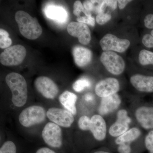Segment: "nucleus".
Segmentation results:
<instances>
[{
  "instance_id": "f257e3e1",
  "label": "nucleus",
  "mask_w": 153,
  "mask_h": 153,
  "mask_svg": "<svg viewBox=\"0 0 153 153\" xmlns=\"http://www.w3.org/2000/svg\"><path fill=\"white\" fill-rule=\"evenodd\" d=\"M5 80L12 92L13 103L18 107L24 106L27 99V86L24 76L12 72L6 76Z\"/></svg>"
},
{
  "instance_id": "f03ea898",
  "label": "nucleus",
  "mask_w": 153,
  "mask_h": 153,
  "mask_svg": "<svg viewBox=\"0 0 153 153\" xmlns=\"http://www.w3.org/2000/svg\"><path fill=\"white\" fill-rule=\"evenodd\" d=\"M15 19L22 36L29 40H36L41 36L43 30L38 20L27 12L18 11Z\"/></svg>"
},
{
  "instance_id": "7ed1b4c3",
  "label": "nucleus",
  "mask_w": 153,
  "mask_h": 153,
  "mask_svg": "<svg viewBox=\"0 0 153 153\" xmlns=\"http://www.w3.org/2000/svg\"><path fill=\"white\" fill-rule=\"evenodd\" d=\"M46 115L44 108L32 105L25 108L20 113L19 122L23 126L29 127L43 123L45 120Z\"/></svg>"
},
{
  "instance_id": "20e7f679",
  "label": "nucleus",
  "mask_w": 153,
  "mask_h": 153,
  "mask_svg": "<svg viewBox=\"0 0 153 153\" xmlns=\"http://www.w3.org/2000/svg\"><path fill=\"white\" fill-rule=\"evenodd\" d=\"M27 50L24 46L16 45L5 49L0 55V62L5 66H18L24 61Z\"/></svg>"
},
{
  "instance_id": "39448f33",
  "label": "nucleus",
  "mask_w": 153,
  "mask_h": 153,
  "mask_svg": "<svg viewBox=\"0 0 153 153\" xmlns=\"http://www.w3.org/2000/svg\"><path fill=\"white\" fill-rule=\"evenodd\" d=\"M100 61L108 71L114 75L121 74L125 68L123 58L115 52L106 51L102 54Z\"/></svg>"
},
{
  "instance_id": "423d86ee",
  "label": "nucleus",
  "mask_w": 153,
  "mask_h": 153,
  "mask_svg": "<svg viewBox=\"0 0 153 153\" xmlns=\"http://www.w3.org/2000/svg\"><path fill=\"white\" fill-rule=\"evenodd\" d=\"M42 136L45 143L49 146L60 148L62 146V132L60 126L49 122L44 126Z\"/></svg>"
},
{
  "instance_id": "0eeeda50",
  "label": "nucleus",
  "mask_w": 153,
  "mask_h": 153,
  "mask_svg": "<svg viewBox=\"0 0 153 153\" xmlns=\"http://www.w3.org/2000/svg\"><path fill=\"white\" fill-rule=\"evenodd\" d=\"M102 49L104 51L125 52L130 45V42L126 39H120L111 34L105 35L100 42Z\"/></svg>"
},
{
  "instance_id": "6e6552de",
  "label": "nucleus",
  "mask_w": 153,
  "mask_h": 153,
  "mask_svg": "<svg viewBox=\"0 0 153 153\" xmlns=\"http://www.w3.org/2000/svg\"><path fill=\"white\" fill-rule=\"evenodd\" d=\"M47 116L53 123L64 128L70 127L74 122L72 114L62 108H51L47 111Z\"/></svg>"
},
{
  "instance_id": "1a4fd4ad",
  "label": "nucleus",
  "mask_w": 153,
  "mask_h": 153,
  "mask_svg": "<svg viewBox=\"0 0 153 153\" xmlns=\"http://www.w3.org/2000/svg\"><path fill=\"white\" fill-rule=\"evenodd\" d=\"M35 85L39 93L49 99L55 98L59 92V88L57 84L47 76L37 77L35 81Z\"/></svg>"
},
{
  "instance_id": "9d476101",
  "label": "nucleus",
  "mask_w": 153,
  "mask_h": 153,
  "mask_svg": "<svg viewBox=\"0 0 153 153\" xmlns=\"http://www.w3.org/2000/svg\"><path fill=\"white\" fill-rule=\"evenodd\" d=\"M117 118L114 123L111 126L108 133L111 136L119 137L128 130L129 125L131 120L126 109L120 110L117 113Z\"/></svg>"
},
{
  "instance_id": "9b49d317",
  "label": "nucleus",
  "mask_w": 153,
  "mask_h": 153,
  "mask_svg": "<svg viewBox=\"0 0 153 153\" xmlns=\"http://www.w3.org/2000/svg\"><path fill=\"white\" fill-rule=\"evenodd\" d=\"M67 30L69 35L78 38L80 44L86 45L90 43L91 40L90 30L86 24L71 22L67 26Z\"/></svg>"
},
{
  "instance_id": "f8f14e48",
  "label": "nucleus",
  "mask_w": 153,
  "mask_h": 153,
  "mask_svg": "<svg viewBox=\"0 0 153 153\" xmlns=\"http://www.w3.org/2000/svg\"><path fill=\"white\" fill-rule=\"evenodd\" d=\"M118 80L113 77H108L99 81L96 84L95 91L100 97H105L117 94L120 90Z\"/></svg>"
},
{
  "instance_id": "ddd939ff",
  "label": "nucleus",
  "mask_w": 153,
  "mask_h": 153,
  "mask_svg": "<svg viewBox=\"0 0 153 153\" xmlns=\"http://www.w3.org/2000/svg\"><path fill=\"white\" fill-rule=\"evenodd\" d=\"M135 115L143 128L149 131L153 130V105L140 107L136 110Z\"/></svg>"
},
{
  "instance_id": "4468645a",
  "label": "nucleus",
  "mask_w": 153,
  "mask_h": 153,
  "mask_svg": "<svg viewBox=\"0 0 153 153\" xmlns=\"http://www.w3.org/2000/svg\"><path fill=\"white\" fill-rule=\"evenodd\" d=\"M131 85L137 90L146 93H153V75L136 74L130 79Z\"/></svg>"
},
{
  "instance_id": "2eb2a0df",
  "label": "nucleus",
  "mask_w": 153,
  "mask_h": 153,
  "mask_svg": "<svg viewBox=\"0 0 153 153\" xmlns=\"http://www.w3.org/2000/svg\"><path fill=\"white\" fill-rule=\"evenodd\" d=\"M89 131L97 140L102 141L105 140L106 136V124L101 115L95 114L91 117Z\"/></svg>"
},
{
  "instance_id": "dca6fc26",
  "label": "nucleus",
  "mask_w": 153,
  "mask_h": 153,
  "mask_svg": "<svg viewBox=\"0 0 153 153\" xmlns=\"http://www.w3.org/2000/svg\"><path fill=\"white\" fill-rule=\"evenodd\" d=\"M121 103V100L117 94L101 99L99 107L98 113L100 115H105L113 112L118 108Z\"/></svg>"
},
{
  "instance_id": "f3484780",
  "label": "nucleus",
  "mask_w": 153,
  "mask_h": 153,
  "mask_svg": "<svg viewBox=\"0 0 153 153\" xmlns=\"http://www.w3.org/2000/svg\"><path fill=\"white\" fill-rule=\"evenodd\" d=\"M44 11L47 18L59 23H64L68 18L67 11L61 6L54 4L47 5Z\"/></svg>"
},
{
  "instance_id": "a211bd4d",
  "label": "nucleus",
  "mask_w": 153,
  "mask_h": 153,
  "mask_svg": "<svg viewBox=\"0 0 153 153\" xmlns=\"http://www.w3.org/2000/svg\"><path fill=\"white\" fill-rule=\"evenodd\" d=\"M72 53L75 63L79 67L86 66L91 61L92 53L87 48L76 46L73 48Z\"/></svg>"
},
{
  "instance_id": "6ab92c4d",
  "label": "nucleus",
  "mask_w": 153,
  "mask_h": 153,
  "mask_svg": "<svg viewBox=\"0 0 153 153\" xmlns=\"http://www.w3.org/2000/svg\"><path fill=\"white\" fill-rule=\"evenodd\" d=\"M77 97L76 94L68 91L63 92L59 97V101L67 110L73 115H76V102Z\"/></svg>"
},
{
  "instance_id": "aec40b11",
  "label": "nucleus",
  "mask_w": 153,
  "mask_h": 153,
  "mask_svg": "<svg viewBox=\"0 0 153 153\" xmlns=\"http://www.w3.org/2000/svg\"><path fill=\"white\" fill-rule=\"evenodd\" d=\"M141 135V131L140 129L137 127H133L130 129L123 134L118 137L115 140V143L117 146L124 143L131 144L134 141L137 139Z\"/></svg>"
},
{
  "instance_id": "412c9836",
  "label": "nucleus",
  "mask_w": 153,
  "mask_h": 153,
  "mask_svg": "<svg viewBox=\"0 0 153 153\" xmlns=\"http://www.w3.org/2000/svg\"><path fill=\"white\" fill-rule=\"evenodd\" d=\"M139 61L143 66H153V52L147 49L141 50L139 55Z\"/></svg>"
},
{
  "instance_id": "4be33fe9",
  "label": "nucleus",
  "mask_w": 153,
  "mask_h": 153,
  "mask_svg": "<svg viewBox=\"0 0 153 153\" xmlns=\"http://www.w3.org/2000/svg\"><path fill=\"white\" fill-rule=\"evenodd\" d=\"M102 1H86L83 3L85 10L88 12L98 14Z\"/></svg>"
},
{
  "instance_id": "5701e85b",
  "label": "nucleus",
  "mask_w": 153,
  "mask_h": 153,
  "mask_svg": "<svg viewBox=\"0 0 153 153\" xmlns=\"http://www.w3.org/2000/svg\"><path fill=\"white\" fill-rule=\"evenodd\" d=\"M12 41L9 37L8 33L3 29H0V48L7 49L12 45Z\"/></svg>"
},
{
  "instance_id": "b1692460",
  "label": "nucleus",
  "mask_w": 153,
  "mask_h": 153,
  "mask_svg": "<svg viewBox=\"0 0 153 153\" xmlns=\"http://www.w3.org/2000/svg\"><path fill=\"white\" fill-rule=\"evenodd\" d=\"M73 14L77 17L81 16L82 13L84 14L86 16H91V13L85 10L82 3L79 1H76L73 5Z\"/></svg>"
},
{
  "instance_id": "393cba45",
  "label": "nucleus",
  "mask_w": 153,
  "mask_h": 153,
  "mask_svg": "<svg viewBox=\"0 0 153 153\" xmlns=\"http://www.w3.org/2000/svg\"><path fill=\"white\" fill-rule=\"evenodd\" d=\"M91 82L90 80L85 78L78 79L73 84V88L76 92H81L86 88L90 87Z\"/></svg>"
},
{
  "instance_id": "a878e982",
  "label": "nucleus",
  "mask_w": 153,
  "mask_h": 153,
  "mask_svg": "<svg viewBox=\"0 0 153 153\" xmlns=\"http://www.w3.org/2000/svg\"><path fill=\"white\" fill-rule=\"evenodd\" d=\"M0 153H16V145L11 141L5 142L0 149Z\"/></svg>"
},
{
  "instance_id": "bb28decb",
  "label": "nucleus",
  "mask_w": 153,
  "mask_h": 153,
  "mask_svg": "<svg viewBox=\"0 0 153 153\" xmlns=\"http://www.w3.org/2000/svg\"><path fill=\"white\" fill-rule=\"evenodd\" d=\"M144 146L149 153H153V130L150 131L146 136Z\"/></svg>"
},
{
  "instance_id": "cd10ccee",
  "label": "nucleus",
  "mask_w": 153,
  "mask_h": 153,
  "mask_svg": "<svg viewBox=\"0 0 153 153\" xmlns=\"http://www.w3.org/2000/svg\"><path fill=\"white\" fill-rule=\"evenodd\" d=\"M91 119L86 115H83L79 118L78 122L79 128L82 131H89Z\"/></svg>"
},
{
  "instance_id": "c85d7f7f",
  "label": "nucleus",
  "mask_w": 153,
  "mask_h": 153,
  "mask_svg": "<svg viewBox=\"0 0 153 153\" xmlns=\"http://www.w3.org/2000/svg\"><path fill=\"white\" fill-rule=\"evenodd\" d=\"M111 19L110 13H99L96 16V22L100 25H103L109 22Z\"/></svg>"
},
{
  "instance_id": "c756f323",
  "label": "nucleus",
  "mask_w": 153,
  "mask_h": 153,
  "mask_svg": "<svg viewBox=\"0 0 153 153\" xmlns=\"http://www.w3.org/2000/svg\"><path fill=\"white\" fill-rule=\"evenodd\" d=\"M142 41L145 47L149 49L153 48V30H151L150 33L145 34Z\"/></svg>"
},
{
  "instance_id": "7c9ffc66",
  "label": "nucleus",
  "mask_w": 153,
  "mask_h": 153,
  "mask_svg": "<svg viewBox=\"0 0 153 153\" xmlns=\"http://www.w3.org/2000/svg\"><path fill=\"white\" fill-rule=\"evenodd\" d=\"M117 150L119 153H132L131 144L128 143H124L118 145Z\"/></svg>"
},
{
  "instance_id": "2f4dec72",
  "label": "nucleus",
  "mask_w": 153,
  "mask_h": 153,
  "mask_svg": "<svg viewBox=\"0 0 153 153\" xmlns=\"http://www.w3.org/2000/svg\"><path fill=\"white\" fill-rule=\"evenodd\" d=\"M76 21L78 22L88 24L92 27H94L95 25V20L94 18L92 16H82L78 17L76 18Z\"/></svg>"
},
{
  "instance_id": "473e14b6",
  "label": "nucleus",
  "mask_w": 153,
  "mask_h": 153,
  "mask_svg": "<svg viewBox=\"0 0 153 153\" xmlns=\"http://www.w3.org/2000/svg\"><path fill=\"white\" fill-rule=\"evenodd\" d=\"M144 24L146 28L153 30V13L148 14L145 16Z\"/></svg>"
},
{
  "instance_id": "72a5a7b5",
  "label": "nucleus",
  "mask_w": 153,
  "mask_h": 153,
  "mask_svg": "<svg viewBox=\"0 0 153 153\" xmlns=\"http://www.w3.org/2000/svg\"><path fill=\"white\" fill-rule=\"evenodd\" d=\"M132 1H129V0H119L118 1V3L119 8L120 10H122L128 4V3L131 2Z\"/></svg>"
},
{
  "instance_id": "f704fd0d",
  "label": "nucleus",
  "mask_w": 153,
  "mask_h": 153,
  "mask_svg": "<svg viewBox=\"0 0 153 153\" xmlns=\"http://www.w3.org/2000/svg\"><path fill=\"white\" fill-rule=\"evenodd\" d=\"M36 153H56L54 151L46 147H43L38 149Z\"/></svg>"
},
{
  "instance_id": "c9c22d12",
  "label": "nucleus",
  "mask_w": 153,
  "mask_h": 153,
  "mask_svg": "<svg viewBox=\"0 0 153 153\" xmlns=\"http://www.w3.org/2000/svg\"><path fill=\"white\" fill-rule=\"evenodd\" d=\"M94 99L93 94L91 93L87 94L85 96V101L89 102L92 101Z\"/></svg>"
},
{
  "instance_id": "e433bc0d",
  "label": "nucleus",
  "mask_w": 153,
  "mask_h": 153,
  "mask_svg": "<svg viewBox=\"0 0 153 153\" xmlns=\"http://www.w3.org/2000/svg\"><path fill=\"white\" fill-rule=\"evenodd\" d=\"M93 153H111L110 152H108V151L104 150H98L95 151Z\"/></svg>"
},
{
  "instance_id": "4c0bfd02",
  "label": "nucleus",
  "mask_w": 153,
  "mask_h": 153,
  "mask_svg": "<svg viewBox=\"0 0 153 153\" xmlns=\"http://www.w3.org/2000/svg\"></svg>"
}]
</instances>
